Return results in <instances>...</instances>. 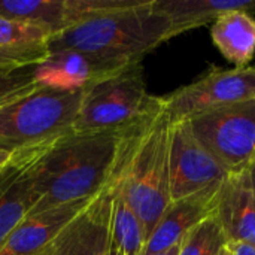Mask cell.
I'll return each mask as SVG.
<instances>
[{
  "mask_svg": "<svg viewBox=\"0 0 255 255\" xmlns=\"http://www.w3.org/2000/svg\"><path fill=\"white\" fill-rule=\"evenodd\" d=\"M248 172H250L251 184H253V188H254V191H255V160L251 163V166L248 167Z\"/></svg>",
  "mask_w": 255,
  "mask_h": 255,
  "instance_id": "27",
  "label": "cell"
},
{
  "mask_svg": "<svg viewBox=\"0 0 255 255\" xmlns=\"http://www.w3.org/2000/svg\"><path fill=\"white\" fill-rule=\"evenodd\" d=\"M121 134L70 131L33 148L30 176L37 202L28 215L102 193L114 175Z\"/></svg>",
  "mask_w": 255,
  "mask_h": 255,
  "instance_id": "1",
  "label": "cell"
},
{
  "mask_svg": "<svg viewBox=\"0 0 255 255\" xmlns=\"http://www.w3.org/2000/svg\"><path fill=\"white\" fill-rule=\"evenodd\" d=\"M49 55L48 46L30 45V46H0V69L6 67H22L40 64Z\"/></svg>",
  "mask_w": 255,
  "mask_h": 255,
  "instance_id": "22",
  "label": "cell"
},
{
  "mask_svg": "<svg viewBox=\"0 0 255 255\" xmlns=\"http://www.w3.org/2000/svg\"><path fill=\"white\" fill-rule=\"evenodd\" d=\"M154 9L169 21L170 36L175 37L214 22L227 12H255V0H154Z\"/></svg>",
  "mask_w": 255,
  "mask_h": 255,
  "instance_id": "16",
  "label": "cell"
},
{
  "mask_svg": "<svg viewBox=\"0 0 255 255\" xmlns=\"http://www.w3.org/2000/svg\"><path fill=\"white\" fill-rule=\"evenodd\" d=\"M109 187L112 190L111 236L121 247L124 255H142L146 244L143 224L124 197L111 184Z\"/></svg>",
  "mask_w": 255,
  "mask_h": 255,
  "instance_id": "18",
  "label": "cell"
},
{
  "mask_svg": "<svg viewBox=\"0 0 255 255\" xmlns=\"http://www.w3.org/2000/svg\"><path fill=\"white\" fill-rule=\"evenodd\" d=\"M51 33L30 22L9 19L0 15V46H30L45 45Z\"/></svg>",
  "mask_w": 255,
  "mask_h": 255,
  "instance_id": "20",
  "label": "cell"
},
{
  "mask_svg": "<svg viewBox=\"0 0 255 255\" xmlns=\"http://www.w3.org/2000/svg\"><path fill=\"white\" fill-rule=\"evenodd\" d=\"M227 244L229 239L212 214L182 238L178 255H223Z\"/></svg>",
  "mask_w": 255,
  "mask_h": 255,
  "instance_id": "19",
  "label": "cell"
},
{
  "mask_svg": "<svg viewBox=\"0 0 255 255\" xmlns=\"http://www.w3.org/2000/svg\"><path fill=\"white\" fill-rule=\"evenodd\" d=\"M112 190L99 193L39 255H103L111 238Z\"/></svg>",
  "mask_w": 255,
  "mask_h": 255,
  "instance_id": "9",
  "label": "cell"
},
{
  "mask_svg": "<svg viewBox=\"0 0 255 255\" xmlns=\"http://www.w3.org/2000/svg\"><path fill=\"white\" fill-rule=\"evenodd\" d=\"M214 215L229 242L239 241L255 245V191L248 169L229 173L221 184Z\"/></svg>",
  "mask_w": 255,
  "mask_h": 255,
  "instance_id": "13",
  "label": "cell"
},
{
  "mask_svg": "<svg viewBox=\"0 0 255 255\" xmlns=\"http://www.w3.org/2000/svg\"><path fill=\"white\" fill-rule=\"evenodd\" d=\"M169 39V21L154 9V0H136L127 7L93 16L51 36L46 46L49 52L75 51L124 67L140 63Z\"/></svg>",
  "mask_w": 255,
  "mask_h": 255,
  "instance_id": "3",
  "label": "cell"
},
{
  "mask_svg": "<svg viewBox=\"0 0 255 255\" xmlns=\"http://www.w3.org/2000/svg\"><path fill=\"white\" fill-rule=\"evenodd\" d=\"M31 151L13 154L0 172V250L37 202L30 176Z\"/></svg>",
  "mask_w": 255,
  "mask_h": 255,
  "instance_id": "12",
  "label": "cell"
},
{
  "mask_svg": "<svg viewBox=\"0 0 255 255\" xmlns=\"http://www.w3.org/2000/svg\"><path fill=\"white\" fill-rule=\"evenodd\" d=\"M163 99L170 124L188 121L215 108L255 99V66L212 69Z\"/></svg>",
  "mask_w": 255,
  "mask_h": 255,
  "instance_id": "7",
  "label": "cell"
},
{
  "mask_svg": "<svg viewBox=\"0 0 255 255\" xmlns=\"http://www.w3.org/2000/svg\"><path fill=\"white\" fill-rule=\"evenodd\" d=\"M36 66L37 64L0 69V105H4L39 85Z\"/></svg>",
  "mask_w": 255,
  "mask_h": 255,
  "instance_id": "21",
  "label": "cell"
},
{
  "mask_svg": "<svg viewBox=\"0 0 255 255\" xmlns=\"http://www.w3.org/2000/svg\"><path fill=\"white\" fill-rule=\"evenodd\" d=\"M93 199L70 202L39 214L27 215L9 236L0 250V255H39Z\"/></svg>",
  "mask_w": 255,
  "mask_h": 255,
  "instance_id": "11",
  "label": "cell"
},
{
  "mask_svg": "<svg viewBox=\"0 0 255 255\" xmlns=\"http://www.w3.org/2000/svg\"><path fill=\"white\" fill-rule=\"evenodd\" d=\"M196 139L229 172L255 160V99L215 108L188 120Z\"/></svg>",
  "mask_w": 255,
  "mask_h": 255,
  "instance_id": "6",
  "label": "cell"
},
{
  "mask_svg": "<svg viewBox=\"0 0 255 255\" xmlns=\"http://www.w3.org/2000/svg\"><path fill=\"white\" fill-rule=\"evenodd\" d=\"M223 255H230V254H229V251H227V248H226V251L223 253Z\"/></svg>",
  "mask_w": 255,
  "mask_h": 255,
  "instance_id": "28",
  "label": "cell"
},
{
  "mask_svg": "<svg viewBox=\"0 0 255 255\" xmlns=\"http://www.w3.org/2000/svg\"><path fill=\"white\" fill-rule=\"evenodd\" d=\"M157 100L146 91L142 63L124 66L84 87L73 131H124L145 117Z\"/></svg>",
  "mask_w": 255,
  "mask_h": 255,
  "instance_id": "5",
  "label": "cell"
},
{
  "mask_svg": "<svg viewBox=\"0 0 255 255\" xmlns=\"http://www.w3.org/2000/svg\"><path fill=\"white\" fill-rule=\"evenodd\" d=\"M220 188L221 184L193 196L170 202L149 235L142 255L158 254L178 245L193 227L215 212Z\"/></svg>",
  "mask_w": 255,
  "mask_h": 255,
  "instance_id": "10",
  "label": "cell"
},
{
  "mask_svg": "<svg viewBox=\"0 0 255 255\" xmlns=\"http://www.w3.org/2000/svg\"><path fill=\"white\" fill-rule=\"evenodd\" d=\"M170 202L220 185L229 172L196 139L188 121L170 124Z\"/></svg>",
  "mask_w": 255,
  "mask_h": 255,
  "instance_id": "8",
  "label": "cell"
},
{
  "mask_svg": "<svg viewBox=\"0 0 255 255\" xmlns=\"http://www.w3.org/2000/svg\"><path fill=\"white\" fill-rule=\"evenodd\" d=\"M117 66L75 51L49 52L46 60L36 66L37 82L57 88H84L88 82L111 73Z\"/></svg>",
  "mask_w": 255,
  "mask_h": 255,
  "instance_id": "15",
  "label": "cell"
},
{
  "mask_svg": "<svg viewBox=\"0 0 255 255\" xmlns=\"http://www.w3.org/2000/svg\"><path fill=\"white\" fill-rule=\"evenodd\" d=\"M170 120L164 99L123 131L111 185L143 224L146 241L170 205Z\"/></svg>",
  "mask_w": 255,
  "mask_h": 255,
  "instance_id": "2",
  "label": "cell"
},
{
  "mask_svg": "<svg viewBox=\"0 0 255 255\" xmlns=\"http://www.w3.org/2000/svg\"><path fill=\"white\" fill-rule=\"evenodd\" d=\"M0 15L58 34L91 18L90 0H0Z\"/></svg>",
  "mask_w": 255,
  "mask_h": 255,
  "instance_id": "14",
  "label": "cell"
},
{
  "mask_svg": "<svg viewBox=\"0 0 255 255\" xmlns=\"http://www.w3.org/2000/svg\"><path fill=\"white\" fill-rule=\"evenodd\" d=\"M179 244H181V242H179ZM179 244L175 245V247H172V248H169V250H166V251H163V253H158V254L154 255H178L179 254Z\"/></svg>",
  "mask_w": 255,
  "mask_h": 255,
  "instance_id": "26",
  "label": "cell"
},
{
  "mask_svg": "<svg viewBox=\"0 0 255 255\" xmlns=\"http://www.w3.org/2000/svg\"><path fill=\"white\" fill-rule=\"evenodd\" d=\"M12 158H13V154H10V152H7V151H3V149H0V172L12 161Z\"/></svg>",
  "mask_w": 255,
  "mask_h": 255,
  "instance_id": "25",
  "label": "cell"
},
{
  "mask_svg": "<svg viewBox=\"0 0 255 255\" xmlns=\"http://www.w3.org/2000/svg\"><path fill=\"white\" fill-rule=\"evenodd\" d=\"M227 251L230 255H255V245L248 242L232 241L227 244Z\"/></svg>",
  "mask_w": 255,
  "mask_h": 255,
  "instance_id": "23",
  "label": "cell"
},
{
  "mask_svg": "<svg viewBox=\"0 0 255 255\" xmlns=\"http://www.w3.org/2000/svg\"><path fill=\"white\" fill-rule=\"evenodd\" d=\"M103 255H124V253H123L121 247L115 242V239L111 236L109 238V242H108V247H106Z\"/></svg>",
  "mask_w": 255,
  "mask_h": 255,
  "instance_id": "24",
  "label": "cell"
},
{
  "mask_svg": "<svg viewBox=\"0 0 255 255\" xmlns=\"http://www.w3.org/2000/svg\"><path fill=\"white\" fill-rule=\"evenodd\" d=\"M212 42L238 69L248 67L255 55V18L245 10L221 15L211 27Z\"/></svg>",
  "mask_w": 255,
  "mask_h": 255,
  "instance_id": "17",
  "label": "cell"
},
{
  "mask_svg": "<svg viewBox=\"0 0 255 255\" xmlns=\"http://www.w3.org/2000/svg\"><path fill=\"white\" fill-rule=\"evenodd\" d=\"M84 88L36 85L0 105V149L18 154L73 131Z\"/></svg>",
  "mask_w": 255,
  "mask_h": 255,
  "instance_id": "4",
  "label": "cell"
}]
</instances>
